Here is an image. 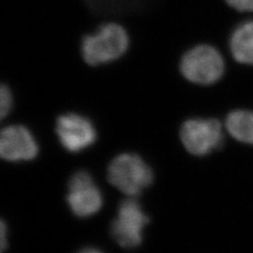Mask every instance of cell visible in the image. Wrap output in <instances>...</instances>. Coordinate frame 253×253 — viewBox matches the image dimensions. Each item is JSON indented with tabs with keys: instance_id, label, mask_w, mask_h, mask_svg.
Listing matches in <instances>:
<instances>
[{
	"instance_id": "6da1fadb",
	"label": "cell",
	"mask_w": 253,
	"mask_h": 253,
	"mask_svg": "<svg viewBox=\"0 0 253 253\" xmlns=\"http://www.w3.org/2000/svg\"><path fill=\"white\" fill-rule=\"evenodd\" d=\"M128 45L129 37L126 30L117 23H107L94 34L84 38L82 53L89 65L97 66L122 57Z\"/></svg>"
},
{
	"instance_id": "7a4b0ae2",
	"label": "cell",
	"mask_w": 253,
	"mask_h": 253,
	"mask_svg": "<svg viewBox=\"0 0 253 253\" xmlns=\"http://www.w3.org/2000/svg\"><path fill=\"white\" fill-rule=\"evenodd\" d=\"M108 179L123 193L135 196L152 184L153 172L140 156L124 153L109 165Z\"/></svg>"
},
{
	"instance_id": "3957f363",
	"label": "cell",
	"mask_w": 253,
	"mask_h": 253,
	"mask_svg": "<svg viewBox=\"0 0 253 253\" xmlns=\"http://www.w3.org/2000/svg\"><path fill=\"white\" fill-rule=\"evenodd\" d=\"M180 72L193 84H213L217 83L225 73L224 57L212 45H196L181 58Z\"/></svg>"
},
{
	"instance_id": "277c9868",
	"label": "cell",
	"mask_w": 253,
	"mask_h": 253,
	"mask_svg": "<svg viewBox=\"0 0 253 253\" xmlns=\"http://www.w3.org/2000/svg\"><path fill=\"white\" fill-rule=\"evenodd\" d=\"M180 139L189 153L205 156L224 144V132L215 118H193L181 126Z\"/></svg>"
},
{
	"instance_id": "5b68a950",
	"label": "cell",
	"mask_w": 253,
	"mask_h": 253,
	"mask_svg": "<svg viewBox=\"0 0 253 253\" xmlns=\"http://www.w3.org/2000/svg\"><path fill=\"white\" fill-rule=\"evenodd\" d=\"M149 220L137 201L126 200L120 205L111 225V235L123 248H136L142 243V232Z\"/></svg>"
},
{
	"instance_id": "8992f818",
	"label": "cell",
	"mask_w": 253,
	"mask_h": 253,
	"mask_svg": "<svg viewBox=\"0 0 253 253\" xmlns=\"http://www.w3.org/2000/svg\"><path fill=\"white\" fill-rule=\"evenodd\" d=\"M69 207L76 216L90 217L101 209L102 193L89 172L78 171L69 181Z\"/></svg>"
},
{
	"instance_id": "52a82bcc",
	"label": "cell",
	"mask_w": 253,
	"mask_h": 253,
	"mask_svg": "<svg viewBox=\"0 0 253 253\" xmlns=\"http://www.w3.org/2000/svg\"><path fill=\"white\" fill-rule=\"evenodd\" d=\"M56 133L61 145L72 153L89 148L97 136L93 124L88 118L72 113L58 117Z\"/></svg>"
},
{
	"instance_id": "ba28073f",
	"label": "cell",
	"mask_w": 253,
	"mask_h": 253,
	"mask_svg": "<svg viewBox=\"0 0 253 253\" xmlns=\"http://www.w3.org/2000/svg\"><path fill=\"white\" fill-rule=\"evenodd\" d=\"M38 145L23 126H11L0 131V158L7 162L32 161L38 154Z\"/></svg>"
},
{
	"instance_id": "9c48e42d",
	"label": "cell",
	"mask_w": 253,
	"mask_h": 253,
	"mask_svg": "<svg viewBox=\"0 0 253 253\" xmlns=\"http://www.w3.org/2000/svg\"><path fill=\"white\" fill-rule=\"evenodd\" d=\"M229 46L236 61L253 66V20L243 22L234 29Z\"/></svg>"
},
{
	"instance_id": "30bf717a",
	"label": "cell",
	"mask_w": 253,
	"mask_h": 253,
	"mask_svg": "<svg viewBox=\"0 0 253 253\" xmlns=\"http://www.w3.org/2000/svg\"><path fill=\"white\" fill-rule=\"evenodd\" d=\"M226 128L230 135L243 144L253 146V112L236 110L226 118Z\"/></svg>"
},
{
	"instance_id": "8fae6325",
	"label": "cell",
	"mask_w": 253,
	"mask_h": 253,
	"mask_svg": "<svg viewBox=\"0 0 253 253\" xmlns=\"http://www.w3.org/2000/svg\"><path fill=\"white\" fill-rule=\"evenodd\" d=\"M13 105L12 93L4 84H0V122L10 113Z\"/></svg>"
},
{
	"instance_id": "7c38bea8",
	"label": "cell",
	"mask_w": 253,
	"mask_h": 253,
	"mask_svg": "<svg viewBox=\"0 0 253 253\" xmlns=\"http://www.w3.org/2000/svg\"><path fill=\"white\" fill-rule=\"evenodd\" d=\"M233 9L241 12H253V0H226Z\"/></svg>"
},
{
	"instance_id": "4fadbf2b",
	"label": "cell",
	"mask_w": 253,
	"mask_h": 253,
	"mask_svg": "<svg viewBox=\"0 0 253 253\" xmlns=\"http://www.w3.org/2000/svg\"><path fill=\"white\" fill-rule=\"evenodd\" d=\"M7 228L4 221L0 219V252L7 248Z\"/></svg>"
}]
</instances>
